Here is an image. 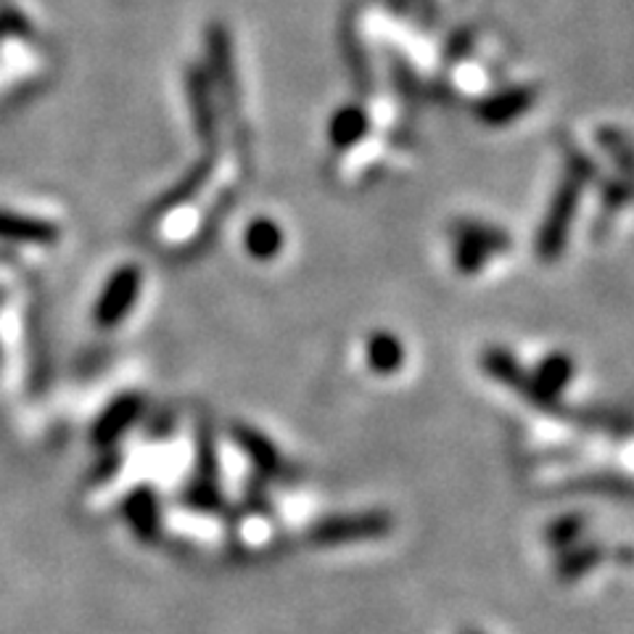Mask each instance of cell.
Returning a JSON list of instances; mask_svg holds the SVG:
<instances>
[{"label":"cell","instance_id":"obj_1","mask_svg":"<svg viewBox=\"0 0 634 634\" xmlns=\"http://www.w3.org/2000/svg\"><path fill=\"white\" fill-rule=\"evenodd\" d=\"M463 634H476V632H463Z\"/></svg>","mask_w":634,"mask_h":634}]
</instances>
